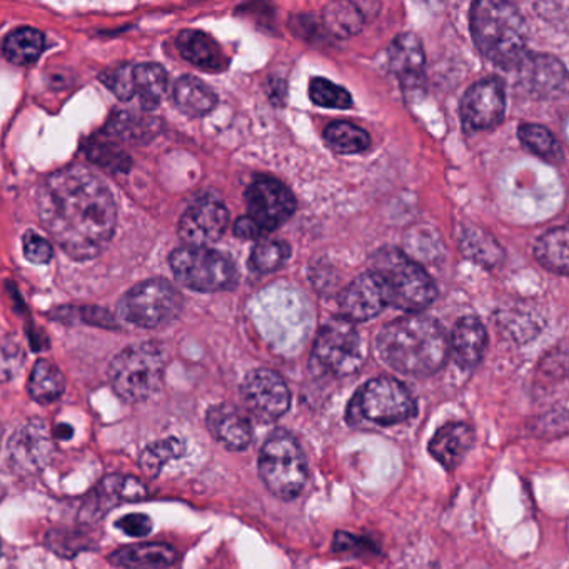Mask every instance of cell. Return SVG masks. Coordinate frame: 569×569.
Returning a JSON list of instances; mask_svg holds the SVG:
<instances>
[{"mask_svg": "<svg viewBox=\"0 0 569 569\" xmlns=\"http://www.w3.org/2000/svg\"><path fill=\"white\" fill-rule=\"evenodd\" d=\"M475 442V431L466 422H448L432 436L429 452L442 468L452 471Z\"/></svg>", "mask_w": 569, "mask_h": 569, "instance_id": "cell-22", "label": "cell"}, {"mask_svg": "<svg viewBox=\"0 0 569 569\" xmlns=\"http://www.w3.org/2000/svg\"><path fill=\"white\" fill-rule=\"evenodd\" d=\"M326 28L339 38H348L361 31L365 16L351 2H335L325 9Z\"/></svg>", "mask_w": 569, "mask_h": 569, "instance_id": "cell-33", "label": "cell"}, {"mask_svg": "<svg viewBox=\"0 0 569 569\" xmlns=\"http://www.w3.org/2000/svg\"><path fill=\"white\" fill-rule=\"evenodd\" d=\"M119 529L131 536V538H146L152 531V519L148 515H128L116 522Z\"/></svg>", "mask_w": 569, "mask_h": 569, "instance_id": "cell-38", "label": "cell"}, {"mask_svg": "<svg viewBox=\"0 0 569 569\" xmlns=\"http://www.w3.org/2000/svg\"><path fill=\"white\" fill-rule=\"evenodd\" d=\"M148 496L146 486L138 478L131 476H108L92 492L91 501L86 505V515L101 518L106 511H111L122 502H138Z\"/></svg>", "mask_w": 569, "mask_h": 569, "instance_id": "cell-21", "label": "cell"}, {"mask_svg": "<svg viewBox=\"0 0 569 569\" xmlns=\"http://www.w3.org/2000/svg\"><path fill=\"white\" fill-rule=\"evenodd\" d=\"M229 211L222 202L214 199H199L189 206L179 221V238L186 246L208 248L219 241L226 232Z\"/></svg>", "mask_w": 569, "mask_h": 569, "instance_id": "cell-16", "label": "cell"}, {"mask_svg": "<svg viewBox=\"0 0 569 569\" xmlns=\"http://www.w3.org/2000/svg\"><path fill=\"white\" fill-rule=\"evenodd\" d=\"M29 396L39 405L58 401L66 391V378L58 366L48 359H41L32 368L28 382Z\"/></svg>", "mask_w": 569, "mask_h": 569, "instance_id": "cell-27", "label": "cell"}, {"mask_svg": "<svg viewBox=\"0 0 569 569\" xmlns=\"http://www.w3.org/2000/svg\"><path fill=\"white\" fill-rule=\"evenodd\" d=\"M38 212L56 244L78 261L101 254L118 222L108 186L82 166L62 169L42 182Z\"/></svg>", "mask_w": 569, "mask_h": 569, "instance_id": "cell-1", "label": "cell"}, {"mask_svg": "<svg viewBox=\"0 0 569 569\" xmlns=\"http://www.w3.org/2000/svg\"><path fill=\"white\" fill-rule=\"evenodd\" d=\"M371 271L385 281L389 305L395 308L418 315L435 301L436 286L431 276L398 249L385 248L376 252Z\"/></svg>", "mask_w": 569, "mask_h": 569, "instance_id": "cell-4", "label": "cell"}, {"mask_svg": "<svg viewBox=\"0 0 569 569\" xmlns=\"http://www.w3.org/2000/svg\"><path fill=\"white\" fill-rule=\"evenodd\" d=\"M54 436H56V438H59V439L71 438L72 428H69V426H66V425L58 426V428H56Z\"/></svg>", "mask_w": 569, "mask_h": 569, "instance_id": "cell-40", "label": "cell"}, {"mask_svg": "<svg viewBox=\"0 0 569 569\" xmlns=\"http://www.w3.org/2000/svg\"><path fill=\"white\" fill-rule=\"evenodd\" d=\"M516 71L519 86L529 98L551 101L569 96L568 69L552 56L526 54Z\"/></svg>", "mask_w": 569, "mask_h": 569, "instance_id": "cell-15", "label": "cell"}, {"mask_svg": "<svg viewBox=\"0 0 569 569\" xmlns=\"http://www.w3.org/2000/svg\"><path fill=\"white\" fill-rule=\"evenodd\" d=\"M471 32L479 52L499 68L516 69L528 54V28L511 2H476L471 9Z\"/></svg>", "mask_w": 569, "mask_h": 569, "instance_id": "cell-3", "label": "cell"}, {"mask_svg": "<svg viewBox=\"0 0 569 569\" xmlns=\"http://www.w3.org/2000/svg\"><path fill=\"white\" fill-rule=\"evenodd\" d=\"M505 88L498 79H482L466 91L461 118L472 131L496 128L505 116Z\"/></svg>", "mask_w": 569, "mask_h": 569, "instance_id": "cell-17", "label": "cell"}, {"mask_svg": "<svg viewBox=\"0 0 569 569\" xmlns=\"http://www.w3.org/2000/svg\"><path fill=\"white\" fill-rule=\"evenodd\" d=\"M24 256L32 264H48L54 256V251H52L51 242L46 241L41 236L36 232H26Z\"/></svg>", "mask_w": 569, "mask_h": 569, "instance_id": "cell-37", "label": "cell"}, {"mask_svg": "<svg viewBox=\"0 0 569 569\" xmlns=\"http://www.w3.org/2000/svg\"><path fill=\"white\" fill-rule=\"evenodd\" d=\"M325 141L339 154H358L371 146V138L365 129L351 122H332L325 129Z\"/></svg>", "mask_w": 569, "mask_h": 569, "instance_id": "cell-31", "label": "cell"}, {"mask_svg": "<svg viewBox=\"0 0 569 569\" xmlns=\"http://www.w3.org/2000/svg\"><path fill=\"white\" fill-rule=\"evenodd\" d=\"M542 375L548 378H562L569 372V351H552L542 362Z\"/></svg>", "mask_w": 569, "mask_h": 569, "instance_id": "cell-39", "label": "cell"}, {"mask_svg": "<svg viewBox=\"0 0 569 569\" xmlns=\"http://www.w3.org/2000/svg\"><path fill=\"white\" fill-rule=\"evenodd\" d=\"M376 345L386 365L416 378L439 371L451 348L442 326L421 315H408L389 322L379 332Z\"/></svg>", "mask_w": 569, "mask_h": 569, "instance_id": "cell-2", "label": "cell"}, {"mask_svg": "<svg viewBox=\"0 0 569 569\" xmlns=\"http://www.w3.org/2000/svg\"><path fill=\"white\" fill-rule=\"evenodd\" d=\"M169 264L176 279L192 291H224L236 282L231 259L209 248L182 246L172 252Z\"/></svg>", "mask_w": 569, "mask_h": 569, "instance_id": "cell-9", "label": "cell"}, {"mask_svg": "<svg viewBox=\"0 0 569 569\" xmlns=\"http://www.w3.org/2000/svg\"><path fill=\"white\" fill-rule=\"evenodd\" d=\"M186 446L181 439L168 438L162 441L152 442L142 451L139 466L142 472L149 478H156L172 459L181 458L184 455Z\"/></svg>", "mask_w": 569, "mask_h": 569, "instance_id": "cell-32", "label": "cell"}, {"mask_svg": "<svg viewBox=\"0 0 569 569\" xmlns=\"http://www.w3.org/2000/svg\"><path fill=\"white\" fill-rule=\"evenodd\" d=\"M536 258L549 271L569 274V224L551 229L536 242Z\"/></svg>", "mask_w": 569, "mask_h": 569, "instance_id": "cell-28", "label": "cell"}, {"mask_svg": "<svg viewBox=\"0 0 569 569\" xmlns=\"http://www.w3.org/2000/svg\"><path fill=\"white\" fill-rule=\"evenodd\" d=\"M102 82L122 101L138 98L142 108L154 109L168 94L169 76L159 64L121 66L102 74Z\"/></svg>", "mask_w": 569, "mask_h": 569, "instance_id": "cell-11", "label": "cell"}, {"mask_svg": "<svg viewBox=\"0 0 569 569\" xmlns=\"http://www.w3.org/2000/svg\"><path fill=\"white\" fill-rule=\"evenodd\" d=\"M519 138L539 158L546 159L549 162H556L561 159V148H559L558 141L542 126L522 124L519 128Z\"/></svg>", "mask_w": 569, "mask_h": 569, "instance_id": "cell-35", "label": "cell"}, {"mask_svg": "<svg viewBox=\"0 0 569 569\" xmlns=\"http://www.w3.org/2000/svg\"><path fill=\"white\" fill-rule=\"evenodd\" d=\"M459 248L465 252L466 258L472 259L486 268H492L502 261V249L499 248L498 242L481 229L472 228V226L461 229Z\"/></svg>", "mask_w": 569, "mask_h": 569, "instance_id": "cell-30", "label": "cell"}, {"mask_svg": "<svg viewBox=\"0 0 569 569\" xmlns=\"http://www.w3.org/2000/svg\"><path fill=\"white\" fill-rule=\"evenodd\" d=\"M365 361L362 342L355 322L349 319L332 318L319 331L312 349V366L321 372L338 376H351Z\"/></svg>", "mask_w": 569, "mask_h": 569, "instance_id": "cell-10", "label": "cell"}, {"mask_svg": "<svg viewBox=\"0 0 569 569\" xmlns=\"http://www.w3.org/2000/svg\"><path fill=\"white\" fill-rule=\"evenodd\" d=\"M339 305L342 318L351 322L369 321L389 305L388 288L376 272H366L342 292Z\"/></svg>", "mask_w": 569, "mask_h": 569, "instance_id": "cell-18", "label": "cell"}, {"mask_svg": "<svg viewBox=\"0 0 569 569\" xmlns=\"http://www.w3.org/2000/svg\"><path fill=\"white\" fill-rule=\"evenodd\" d=\"M44 34L34 28H21L6 38L2 52L16 66H29L38 61L44 52Z\"/></svg>", "mask_w": 569, "mask_h": 569, "instance_id": "cell-29", "label": "cell"}, {"mask_svg": "<svg viewBox=\"0 0 569 569\" xmlns=\"http://www.w3.org/2000/svg\"><path fill=\"white\" fill-rule=\"evenodd\" d=\"M172 101L179 111L191 118L209 114L218 104V96L211 88L192 76H182L172 88Z\"/></svg>", "mask_w": 569, "mask_h": 569, "instance_id": "cell-26", "label": "cell"}, {"mask_svg": "<svg viewBox=\"0 0 569 569\" xmlns=\"http://www.w3.org/2000/svg\"><path fill=\"white\" fill-rule=\"evenodd\" d=\"M206 425L212 438L229 451H244L252 442L251 421L232 405L212 406Z\"/></svg>", "mask_w": 569, "mask_h": 569, "instance_id": "cell-19", "label": "cell"}, {"mask_svg": "<svg viewBox=\"0 0 569 569\" xmlns=\"http://www.w3.org/2000/svg\"><path fill=\"white\" fill-rule=\"evenodd\" d=\"M452 356L461 368L472 369L479 365L486 349V331L481 321L476 318L459 319L452 329L451 341Z\"/></svg>", "mask_w": 569, "mask_h": 569, "instance_id": "cell-24", "label": "cell"}, {"mask_svg": "<svg viewBox=\"0 0 569 569\" xmlns=\"http://www.w3.org/2000/svg\"><path fill=\"white\" fill-rule=\"evenodd\" d=\"M248 218L262 238L284 224L296 211V199L281 181L259 176L246 191Z\"/></svg>", "mask_w": 569, "mask_h": 569, "instance_id": "cell-12", "label": "cell"}, {"mask_svg": "<svg viewBox=\"0 0 569 569\" xmlns=\"http://www.w3.org/2000/svg\"><path fill=\"white\" fill-rule=\"evenodd\" d=\"M242 405L252 418L272 422L282 418L291 406V392L284 379L271 369H256L241 385Z\"/></svg>", "mask_w": 569, "mask_h": 569, "instance_id": "cell-13", "label": "cell"}, {"mask_svg": "<svg viewBox=\"0 0 569 569\" xmlns=\"http://www.w3.org/2000/svg\"><path fill=\"white\" fill-rule=\"evenodd\" d=\"M352 415L375 425H399L416 415V401L402 382L382 376L366 382L356 392L349 406V418Z\"/></svg>", "mask_w": 569, "mask_h": 569, "instance_id": "cell-7", "label": "cell"}, {"mask_svg": "<svg viewBox=\"0 0 569 569\" xmlns=\"http://www.w3.org/2000/svg\"><path fill=\"white\" fill-rule=\"evenodd\" d=\"M184 298L166 279H149L134 286L119 305L126 321L139 328H161L181 315Z\"/></svg>", "mask_w": 569, "mask_h": 569, "instance_id": "cell-8", "label": "cell"}, {"mask_svg": "<svg viewBox=\"0 0 569 569\" xmlns=\"http://www.w3.org/2000/svg\"><path fill=\"white\" fill-rule=\"evenodd\" d=\"M54 431L42 419L24 422L9 441V459L12 468L22 475L41 471L54 455Z\"/></svg>", "mask_w": 569, "mask_h": 569, "instance_id": "cell-14", "label": "cell"}, {"mask_svg": "<svg viewBox=\"0 0 569 569\" xmlns=\"http://www.w3.org/2000/svg\"><path fill=\"white\" fill-rule=\"evenodd\" d=\"M291 258V248L284 241H271L264 239L254 246L251 252V268L259 274H269L278 271Z\"/></svg>", "mask_w": 569, "mask_h": 569, "instance_id": "cell-34", "label": "cell"}, {"mask_svg": "<svg viewBox=\"0 0 569 569\" xmlns=\"http://www.w3.org/2000/svg\"><path fill=\"white\" fill-rule=\"evenodd\" d=\"M178 561V551L164 542L126 546L109 556L111 565L126 569H168Z\"/></svg>", "mask_w": 569, "mask_h": 569, "instance_id": "cell-23", "label": "cell"}, {"mask_svg": "<svg viewBox=\"0 0 569 569\" xmlns=\"http://www.w3.org/2000/svg\"><path fill=\"white\" fill-rule=\"evenodd\" d=\"M259 476L266 489L282 501L298 498L308 481V461L289 432L276 431L259 452Z\"/></svg>", "mask_w": 569, "mask_h": 569, "instance_id": "cell-6", "label": "cell"}, {"mask_svg": "<svg viewBox=\"0 0 569 569\" xmlns=\"http://www.w3.org/2000/svg\"><path fill=\"white\" fill-rule=\"evenodd\" d=\"M389 66L406 91H415L425 82V51L415 34H401L389 48Z\"/></svg>", "mask_w": 569, "mask_h": 569, "instance_id": "cell-20", "label": "cell"}, {"mask_svg": "<svg viewBox=\"0 0 569 569\" xmlns=\"http://www.w3.org/2000/svg\"><path fill=\"white\" fill-rule=\"evenodd\" d=\"M166 358L156 342L129 346L109 366V382L122 401H148L162 388Z\"/></svg>", "mask_w": 569, "mask_h": 569, "instance_id": "cell-5", "label": "cell"}, {"mask_svg": "<svg viewBox=\"0 0 569 569\" xmlns=\"http://www.w3.org/2000/svg\"><path fill=\"white\" fill-rule=\"evenodd\" d=\"M176 48L186 61L206 71H222L228 64L218 42L201 31L181 32L176 39Z\"/></svg>", "mask_w": 569, "mask_h": 569, "instance_id": "cell-25", "label": "cell"}, {"mask_svg": "<svg viewBox=\"0 0 569 569\" xmlns=\"http://www.w3.org/2000/svg\"><path fill=\"white\" fill-rule=\"evenodd\" d=\"M309 98L316 106L326 109H349L352 106L351 94L328 79H312L309 84Z\"/></svg>", "mask_w": 569, "mask_h": 569, "instance_id": "cell-36", "label": "cell"}]
</instances>
